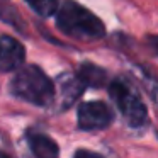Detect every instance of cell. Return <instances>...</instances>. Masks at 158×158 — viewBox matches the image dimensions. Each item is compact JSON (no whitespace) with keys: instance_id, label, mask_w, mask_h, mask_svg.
<instances>
[{"instance_id":"12","label":"cell","mask_w":158,"mask_h":158,"mask_svg":"<svg viewBox=\"0 0 158 158\" xmlns=\"http://www.w3.org/2000/svg\"><path fill=\"white\" fill-rule=\"evenodd\" d=\"M2 158H9V156H7V155H5V153H4V155H2Z\"/></svg>"},{"instance_id":"3","label":"cell","mask_w":158,"mask_h":158,"mask_svg":"<svg viewBox=\"0 0 158 158\" xmlns=\"http://www.w3.org/2000/svg\"><path fill=\"white\" fill-rule=\"evenodd\" d=\"M109 94L116 107L124 116L126 123L131 127H141L148 121V109L141 100L139 94L126 78H114L109 83Z\"/></svg>"},{"instance_id":"7","label":"cell","mask_w":158,"mask_h":158,"mask_svg":"<svg viewBox=\"0 0 158 158\" xmlns=\"http://www.w3.org/2000/svg\"><path fill=\"white\" fill-rule=\"evenodd\" d=\"M27 143L36 158H60V146L55 139L43 133H29Z\"/></svg>"},{"instance_id":"10","label":"cell","mask_w":158,"mask_h":158,"mask_svg":"<svg viewBox=\"0 0 158 158\" xmlns=\"http://www.w3.org/2000/svg\"><path fill=\"white\" fill-rule=\"evenodd\" d=\"M73 158H104L100 153H95V151H90V150H77Z\"/></svg>"},{"instance_id":"6","label":"cell","mask_w":158,"mask_h":158,"mask_svg":"<svg viewBox=\"0 0 158 158\" xmlns=\"http://www.w3.org/2000/svg\"><path fill=\"white\" fill-rule=\"evenodd\" d=\"M56 90H58V107L60 109H68L73 106L77 99L85 90V82L77 75L72 73H63L56 78Z\"/></svg>"},{"instance_id":"2","label":"cell","mask_w":158,"mask_h":158,"mask_svg":"<svg viewBox=\"0 0 158 158\" xmlns=\"http://www.w3.org/2000/svg\"><path fill=\"white\" fill-rule=\"evenodd\" d=\"M56 24L61 32L77 39H99L106 34L104 22L75 0H63L60 4Z\"/></svg>"},{"instance_id":"8","label":"cell","mask_w":158,"mask_h":158,"mask_svg":"<svg viewBox=\"0 0 158 158\" xmlns=\"http://www.w3.org/2000/svg\"><path fill=\"white\" fill-rule=\"evenodd\" d=\"M78 77L85 82V85L100 89L109 83V75L104 68L94 65V63H82L78 66Z\"/></svg>"},{"instance_id":"9","label":"cell","mask_w":158,"mask_h":158,"mask_svg":"<svg viewBox=\"0 0 158 158\" xmlns=\"http://www.w3.org/2000/svg\"><path fill=\"white\" fill-rule=\"evenodd\" d=\"M39 15H44V17H49V15L56 14L60 7V0H26Z\"/></svg>"},{"instance_id":"5","label":"cell","mask_w":158,"mask_h":158,"mask_svg":"<svg viewBox=\"0 0 158 158\" xmlns=\"http://www.w3.org/2000/svg\"><path fill=\"white\" fill-rule=\"evenodd\" d=\"M26 60V49L21 41L4 34L0 38V70L4 73L17 72Z\"/></svg>"},{"instance_id":"11","label":"cell","mask_w":158,"mask_h":158,"mask_svg":"<svg viewBox=\"0 0 158 158\" xmlns=\"http://www.w3.org/2000/svg\"><path fill=\"white\" fill-rule=\"evenodd\" d=\"M146 41H148V46L153 49V53L158 56V36H148Z\"/></svg>"},{"instance_id":"4","label":"cell","mask_w":158,"mask_h":158,"mask_svg":"<svg viewBox=\"0 0 158 158\" xmlns=\"http://www.w3.org/2000/svg\"><path fill=\"white\" fill-rule=\"evenodd\" d=\"M114 112L106 102L102 100H89L78 107L77 112V123L83 131L106 129L112 124Z\"/></svg>"},{"instance_id":"1","label":"cell","mask_w":158,"mask_h":158,"mask_svg":"<svg viewBox=\"0 0 158 158\" xmlns=\"http://www.w3.org/2000/svg\"><path fill=\"white\" fill-rule=\"evenodd\" d=\"M10 94L32 106L44 107L55 100L56 83L36 65L22 66L10 80Z\"/></svg>"}]
</instances>
